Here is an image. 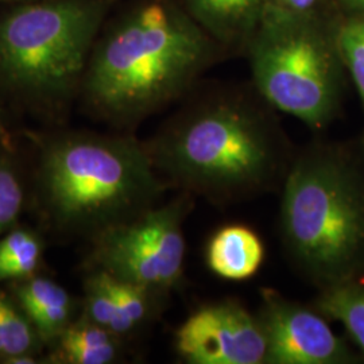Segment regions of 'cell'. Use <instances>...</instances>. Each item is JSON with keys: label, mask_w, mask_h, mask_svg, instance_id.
Here are the masks:
<instances>
[{"label": "cell", "mask_w": 364, "mask_h": 364, "mask_svg": "<svg viewBox=\"0 0 364 364\" xmlns=\"http://www.w3.org/2000/svg\"><path fill=\"white\" fill-rule=\"evenodd\" d=\"M181 102L144 142L168 188L219 208L279 193L297 147L251 82H200Z\"/></svg>", "instance_id": "1"}, {"label": "cell", "mask_w": 364, "mask_h": 364, "mask_svg": "<svg viewBox=\"0 0 364 364\" xmlns=\"http://www.w3.org/2000/svg\"><path fill=\"white\" fill-rule=\"evenodd\" d=\"M225 57L178 0H131L107 19L78 97L92 117L130 131L181 102Z\"/></svg>", "instance_id": "2"}, {"label": "cell", "mask_w": 364, "mask_h": 364, "mask_svg": "<svg viewBox=\"0 0 364 364\" xmlns=\"http://www.w3.org/2000/svg\"><path fill=\"white\" fill-rule=\"evenodd\" d=\"M39 208L54 230L93 239L161 203L168 185L129 131H63L38 139Z\"/></svg>", "instance_id": "3"}, {"label": "cell", "mask_w": 364, "mask_h": 364, "mask_svg": "<svg viewBox=\"0 0 364 364\" xmlns=\"http://www.w3.org/2000/svg\"><path fill=\"white\" fill-rule=\"evenodd\" d=\"M278 231L293 269L323 290L364 273V162L335 144L297 149L279 191Z\"/></svg>", "instance_id": "4"}, {"label": "cell", "mask_w": 364, "mask_h": 364, "mask_svg": "<svg viewBox=\"0 0 364 364\" xmlns=\"http://www.w3.org/2000/svg\"><path fill=\"white\" fill-rule=\"evenodd\" d=\"M120 0H41L1 7L0 93L41 112L78 97L93 45Z\"/></svg>", "instance_id": "5"}, {"label": "cell", "mask_w": 364, "mask_h": 364, "mask_svg": "<svg viewBox=\"0 0 364 364\" xmlns=\"http://www.w3.org/2000/svg\"><path fill=\"white\" fill-rule=\"evenodd\" d=\"M251 84L277 109L321 131L336 117L346 70L336 25L317 13H296L267 3L243 52Z\"/></svg>", "instance_id": "6"}, {"label": "cell", "mask_w": 364, "mask_h": 364, "mask_svg": "<svg viewBox=\"0 0 364 364\" xmlns=\"http://www.w3.org/2000/svg\"><path fill=\"white\" fill-rule=\"evenodd\" d=\"M196 198L185 192L92 239L90 269L169 296L181 285L186 260L183 225Z\"/></svg>", "instance_id": "7"}, {"label": "cell", "mask_w": 364, "mask_h": 364, "mask_svg": "<svg viewBox=\"0 0 364 364\" xmlns=\"http://www.w3.org/2000/svg\"><path fill=\"white\" fill-rule=\"evenodd\" d=\"M174 348L188 364H264L266 340L257 313L237 299L209 302L174 333Z\"/></svg>", "instance_id": "8"}, {"label": "cell", "mask_w": 364, "mask_h": 364, "mask_svg": "<svg viewBox=\"0 0 364 364\" xmlns=\"http://www.w3.org/2000/svg\"><path fill=\"white\" fill-rule=\"evenodd\" d=\"M264 340V364H348L356 356L314 308L274 289L260 290L257 312Z\"/></svg>", "instance_id": "9"}, {"label": "cell", "mask_w": 364, "mask_h": 364, "mask_svg": "<svg viewBox=\"0 0 364 364\" xmlns=\"http://www.w3.org/2000/svg\"><path fill=\"white\" fill-rule=\"evenodd\" d=\"M227 55L240 54L259 23L269 0H178Z\"/></svg>", "instance_id": "10"}, {"label": "cell", "mask_w": 364, "mask_h": 364, "mask_svg": "<svg viewBox=\"0 0 364 364\" xmlns=\"http://www.w3.org/2000/svg\"><path fill=\"white\" fill-rule=\"evenodd\" d=\"M11 293L45 347H52L75 321V301L65 287L50 278L36 274L11 282Z\"/></svg>", "instance_id": "11"}, {"label": "cell", "mask_w": 364, "mask_h": 364, "mask_svg": "<svg viewBox=\"0 0 364 364\" xmlns=\"http://www.w3.org/2000/svg\"><path fill=\"white\" fill-rule=\"evenodd\" d=\"M264 259L259 236L242 224L225 225L209 239L207 263L224 279L245 281L258 273Z\"/></svg>", "instance_id": "12"}, {"label": "cell", "mask_w": 364, "mask_h": 364, "mask_svg": "<svg viewBox=\"0 0 364 364\" xmlns=\"http://www.w3.org/2000/svg\"><path fill=\"white\" fill-rule=\"evenodd\" d=\"M123 344L124 338L81 314L60 335L45 359L53 364L117 363L123 355Z\"/></svg>", "instance_id": "13"}, {"label": "cell", "mask_w": 364, "mask_h": 364, "mask_svg": "<svg viewBox=\"0 0 364 364\" xmlns=\"http://www.w3.org/2000/svg\"><path fill=\"white\" fill-rule=\"evenodd\" d=\"M43 260V242L19 224L0 236V284L36 275Z\"/></svg>", "instance_id": "14"}, {"label": "cell", "mask_w": 364, "mask_h": 364, "mask_svg": "<svg viewBox=\"0 0 364 364\" xmlns=\"http://www.w3.org/2000/svg\"><path fill=\"white\" fill-rule=\"evenodd\" d=\"M313 308L344 326L364 356V285L351 281L323 289Z\"/></svg>", "instance_id": "15"}, {"label": "cell", "mask_w": 364, "mask_h": 364, "mask_svg": "<svg viewBox=\"0 0 364 364\" xmlns=\"http://www.w3.org/2000/svg\"><path fill=\"white\" fill-rule=\"evenodd\" d=\"M45 344L25 313L0 289V363L22 353L41 355Z\"/></svg>", "instance_id": "16"}, {"label": "cell", "mask_w": 364, "mask_h": 364, "mask_svg": "<svg viewBox=\"0 0 364 364\" xmlns=\"http://www.w3.org/2000/svg\"><path fill=\"white\" fill-rule=\"evenodd\" d=\"M25 198V186L14 158L13 144L0 141V236L18 225Z\"/></svg>", "instance_id": "17"}, {"label": "cell", "mask_w": 364, "mask_h": 364, "mask_svg": "<svg viewBox=\"0 0 364 364\" xmlns=\"http://www.w3.org/2000/svg\"><path fill=\"white\" fill-rule=\"evenodd\" d=\"M338 52L360 96L364 111V13H353L336 23Z\"/></svg>", "instance_id": "18"}, {"label": "cell", "mask_w": 364, "mask_h": 364, "mask_svg": "<svg viewBox=\"0 0 364 364\" xmlns=\"http://www.w3.org/2000/svg\"><path fill=\"white\" fill-rule=\"evenodd\" d=\"M347 7L353 10V13H364V0H343Z\"/></svg>", "instance_id": "19"}, {"label": "cell", "mask_w": 364, "mask_h": 364, "mask_svg": "<svg viewBox=\"0 0 364 364\" xmlns=\"http://www.w3.org/2000/svg\"><path fill=\"white\" fill-rule=\"evenodd\" d=\"M0 141L4 142V144H13L11 142V136H10V132L6 129V126L3 124L1 119H0Z\"/></svg>", "instance_id": "20"}, {"label": "cell", "mask_w": 364, "mask_h": 364, "mask_svg": "<svg viewBox=\"0 0 364 364\" xmlns=\"http://www.w3.org/2000/svg\"><path fill=\"white\" fill-rule=\"evenodd\" d=\"M34 1H41V0H0V7L26 4V3H34Z\"/></svg>", "instance_id": "21"}]
</instances>
